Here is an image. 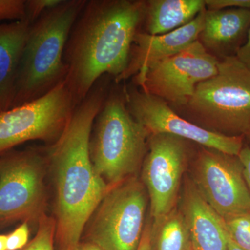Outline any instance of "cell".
Returning a JSON list of instances; mask_svg holds the SVG:
<instances>
[{"mask_svg":"<svg viewBox=\"0 0 250 250\" xmlns=\"http://www.w3.org/2000/svg\"><path fill=\"white\" fill-rule=\"evenodd\" d=\"M106 77L77 105L58 141L47 146L59 250H77L87 223L110 189L94 168L89 150L94 121L109 90Z\"/></svg>","mask_w":250,"mask_h":250,"instance_id":"obj_1","label":"cell"},{"mask_svg":"<svg viewBox=\"0 0 250 250\" xmlns=\"http://www.w3.org/2000/svg\"><path fill=\"white\" fill-rule=\"evenodd\" d=\"M146 6L141 0H86L64 52L65 83L76 106L102 77L118 82L126 71Z\"/></svg>","mask_w":250,"mask_h":250,"instance_id":"obj_2","label":"cell"},{"mask_svg":"<svg viewBox=\"0 0 250 250\" xmlns=\"http://www.w3.org/2000/svg\"><path fill=\"white\" fill-rule=\"evenodd\" d=\"M85 1L62 0L31 24L18 68L11 108L42 98L65 82V46Z\"/></svg>","mask_w":250,"mask_h":250,"instance_id":"obj_3","label":"cell"},{"mask_svg":"<svg viewBox=\"0 0 250 250\" xmlns=\"http://www.w3.org/2000/svg\"><path fill=\"white\" fill-rule=\"evenodd\" d=\"M149 134L128 109L124 88L108 90L90 134V160L108 187L139 177Z\"/></svg>","mask_w":250,"mask_h":250,"instance_id":"obj_4","label":"cell"},{"mask_svg":"<svg viewBox=\"0 0 250 250\" xmlns=\"http://www.w3.org/2000/svg\"><path fill=\"white\" fill-rule=\"evenodd\" d=\"M179 108L204 129L244 136L250 126V70L236 56L219 59L216 75L199 83Z\"/></svg>","mask_w":250,"mask_h":250,"instance_id":"obj_5","label":"cell"},{"mask_svg":"<svg viewBox=\"0 0 250 250\" xmlns=\"http://www.w3.org/2000/svg\"><path fill=\"white\" fill-rule=\"evenodd\" d=\"M47 147L11 149L0 156V228L37 225L47 206Z\"/></svg>","mask_w":250,"mask_h":250,"instance_id":"obj_6","label":"cell"},{"mask_svg":"<svg viewBox=\"0 0 250 250\" xmlns=\"http://www.w3.org/2000/svg\"><path fill=\"white\" fill-rule=\"evenodd\" d=\"M149 205L139 177L111 188L85 226L88 242L103 250H137Z\"/></svg>","mask_w":250,"mask_h":250,"instance_id":"obj_7","label":"cell"},{"mask_svg":"<svg viewBox=\"0 0 250 250\" xmlns=\"http://www.w3.org/2000/svg\"><path fill=\"white\" fill-rule=\"evenodd\" d=\"M65 82L42 98L0 113V156L30 141L54 144L76 108Z\"/></svg>","mask_w":250,"mask_h":250,"instance_id":"obj_8","label":"cell"},{"mask_svg":"<svg viewBox=\"0 0 250 250\" xmlns=\"http://www.w3.org/2000/svg\"><path fill=\"white\" fill-rule=\"evenodd\" d=\"M191 143L172 135H149L140 179L147 190L152 221L178 205L184 175L193 156Z\"/></svg>","mask_w":250,"mask_h":250,"instance_id":"obj_9","label":"cell"},{"mask_svg":"<svg viewBox=\"0 0 250 250\" xmlns=\"http://www.w3.org/2000/svg\"><path fill=\"white\" fill-rule=\"evenodd\" d=\"M192 161V182L223 219L250 212V195L238 156L199 146Z\"/></svg>","mask_w":250,"mask_h":250,"instance_id":"obj_10","label":"cell"},{"mask_svg":"<svg viewBox=\"0 0 250 250\" xmlns=\"http://www.w3.org/2000/svg\"><path fill=\"white\" fill-rule=\"evenodd\" d=\"M218 62L197 41L182 52L154 64L134 81L145 93L180 108L193 95L199 83L216 75Z\"/></svg>","mask_w":250,"mask_h":250,"instance_id":"obj_11","label":"cell"},{"mask_svg":"<svg viewBox=\"0 0 250 250\" xmlns=\"http://www.w3.org/2000/svg\"><path fill=\"white\" fill-rule=\"evenodd\" d=\"M124 90L128 109L149 135H172L233 156H238L244 146V136H229L204 129L179 116L162 99L137 87H125Z\"/></svg>","mask_w":250,"mask_h":250,"instance_id":"obj_12","label":"cell"},{"mask_svg":"<svg viewBox=\"0 0 250 250\" xmlns=\"http://www.w3.org/2000/svg\"><path fill=\"white\" fill-rule=\"evenodd\" d=\"M184 27L163 35H150L139 32L135 36L129 65L117 83L130 77H142L149 67L156 62L182 52L198 41L205 24V11Z\"/></svg>","mask_w":250,"mask_h":250,"instance_id":"obj_13","label":"cell"},{"mask_svg":"<svg viewBox=\"0 0 250 250\" xmlns=\"http://www.w3.org/2000/svg\"><path fill=\"white\" fill-rule=\"evenodd\" d=\"M178 203L194 250H228L223 218L205 201L188 176L184 179Z\"/></svg>","mask_w":250,"mask_h":250,"instance_id":"obj_14","label":"cell"},{"mask_svg":"<svg viewBox=\"0 0 250 250\" xmlns=\"http://www.w3.org/2000/svg\"><path fill=\"white\" fill-rule=\"evenodd\" d=\"M250 27V10L228 8L206 10L198 41L218 59L236 56Z\"/></svg>","mask_w":250,"mask_h":250,"instance_id":"obj_15","label":"cell"},{"mask_svg":"<svg viewBox=\"0 0 250 250\" xmlns=\"http://www.w3.org/2000/svg\"><path fill=\"white\" fill-rule=\"evenodd\" d=\"M30 26L26 20L0 24V113L12 106L18 68Z\"/></svg>","mask_w":250,"mask_h":250,"instance_id":"obj_16","label":"cell"},{"mask_svg":"<svg viewBox=\"0 0 250 250\" xmlns=\"http://www.w3.org/2000/svg\"><path fill=\"white\" fill-rule=\"evenodd\" d=\"M147 34H167L187 25L206 8L205 0H150L146 1Z\"/></svg>","mask_w":250,"mask_h":250,"instance_id":"obj_17","label":"cell"},{"mask_svg":"<svg viewBox=\"0 0 250 250\" xmlns=\"http://www.w3.org/2000/svg\"><path fill=\"white\" fill-rule=\"evenodd\" d=\"M149 250H194L187 220L178 206L165 216L152 220Z\"/></svg>","mask_w":250,"mask_h":250,"instance_id":"obj_18","label":"cell"},{"mask_svg":"<svg viewBox=\"0 0 250 250\" xmlns=\"http://www.w3.org/2000/svg\"><path fill=\"white\" fill-rule=\"evenodd\" d=\"M223 220L228 236L237 246L250 250V212Z\"/></svg>","mask_w":250,"mask_h":250,"instance_id":"obj_19","label":"cell"},{"mask_svg":"<svg viewBox=\"0 0 250 250\" xmlns=\"http://www.w3.org/2000/svg\"><path fill=\"white\" fill-rule=\"evenodd\" d=\"M37 225L36 236L21 250H54L57 231L55 219L45 213L41 217Z\"/></svg>","mask_w":250,"mask_h":250,"instance_id":"obj_20","label":"cell"},{"mask_svg":"<svg viewBox=\"0 0 250 250\" xmlns=\"http://www.w3.org/2000/svg\"><path fill=\"white\" fill-rule=\"evenodd\" d=\"M62 0H25V19L30 24L48 10L58 6Z\"/></svg>","mask_w":250,"mask_h":250,"instance_id":"obj_21","label":"cell"},{"mask_svg":"<svg viewBox=\"0 0 250 250\" xmlns=\"http://www.w3.org/2000/svg\"><path fill=\"white\" fill-rule=\"evenodd\" d=\"M25 19V0H0V22Z\"/></svg>","mask_w":250,"mask_h":250,"instance_id":"obj_22","label":"cell"},{"mask_svg":"<svg viewBox=\"0 0 250 250\" xmlns=\"http://www.w3.org/2000/svg\"><path fill=\"white\" fill-rule=\"evenodd\" d=\"M29 227L27 223H22L7 235L6 250H21L27 246L30 231Z\"/></svg>","mask_w":250,"mask_h":250,"instance_id":"obj_23","label":"cell"},{"mask_svg":"<svg viewBox=\"0 0 250 250\" xmlns=\"http://www.w3.org/2000/svg\"><path fill=\"white\" fill-rule=\"evenodd\" d=\"M208 10H220L237 8L250 10V0H205Z\"/></svg>","mask_w":250,"mask_h":250,"instance_id":"obj_24","label":"cell"},{"mask_svg":"<svg viewBox=\"0 0 250 250\" xmlns=\"http://www.w3.org/2000/svg\"><path fill=\"white\" fill-rule=\"evenodd\" d=\"M238 157L243 166L245 179L250 195V147L248 144L244 143V146L238 154Z\"/></svg>","mask_w":250,"mask_h":250,"instance_id":"obj_25","label":"cell"},{"mask_svg":"<svg viewBox=\"0 0 250 250\" xmlns=\"http://www.w3.org/2000/svg\"><path fill=\"white\" fill-rule=\"evenodd\" d=\"M236 57L243 65H246L250 70V27L248 30L246 40L237 51Z\"/></svg>","mask_w":250,"mask_h":250,"instance_id":"obj_26","label":"cell"},{"mask_svg":"<svg viewBox=\"0 0 250 250\" xmlns=\"http://www.w3.org/2000/svg\"><path fill=\"white\" fill-rule=\"evenodd\" d=\"M151 227H152V220H150L148 219L142 238H141V243H140L137 250H149V237H150Z\"/></svg>","mask_w":250,"mask_h":250,"instance_id":"obj_27","label":"cell"},{"mask_svg":"<svg viewBox=\"0 0 250 250\" xmlns=\"http://www.w3.org/2000/svg\"><path fill=\"white\" fill-rule=\"evenodd\" d=\"M76 250H103L100 249L96 245L93 243H90V242H86V243H80L79 246L77 247Z\"/></svg>","mask_w":250,"mask_h":250,"instance_id":"obj_28","label":"cell"},{"mask_svg":"<svg viewBox=\"0 0 250 250\" xmlns=\"http://www.w3.org/2000/svg\"><path fill=\"white\" fill-rule=\"evenodd\" d=\"M227 238H228V250H246L243 249L241 247L237 246L236 243L228 236V234H227Z\"/></svg>","mask_w":250,"mask_h":250,"instance_id":"obj_29","label":"cell"},{"mask_svg":"<svg viewBox=\"0 0 250 250\" xmlns=\"http://www.w3.org/2000/svg\"><path fill=\"white\" fill-rule=\"evenodd\" d=\"M7 235L0 234V250H6Z\"/></svg>","mask_w":250,"mask_h":250,"instance_id":"obj_30","label":"cell"},{"mask_svg":"<svg viewBox=\"0 0 250 250\" xmlns=\"http://www.w3.org/2000/svg\"><path fill=\"white\" fill-rule=\"evenodd\" d=\"M244 138L247 140V141H248V143H247V144L250 147V126L249 129L247 131L246 134H245Z\"/></svg>","mask_w":250,"mask_h":250,"instance_id":"obj_31","label":"cell"}]
</instances>
